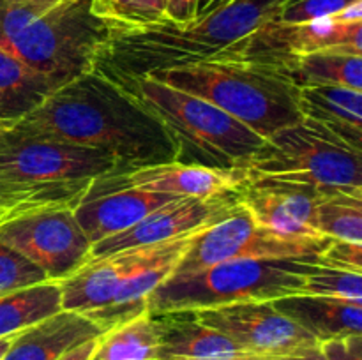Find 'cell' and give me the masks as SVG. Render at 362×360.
I'll use <instances>...</instances> for the list:
<instances>
[{"label": "cell", "mask_w": 362, "mask_h": 360, "mask_svg": "<svg viewBox=\"0 0 362 360\" xmlns=\"http://www.w3.org/2000/svg\"><path fill=\"white\" fill-rule=\"evenodd\" d=\"M317 258L232 260L184 275H170L148 296V313L200 311L239 302L299 295Z\"/></svg>", "instance_id": "cell-7"}, {"label": "cell", "mask_w": 362, "mask_h": 360, "mask_svg": "<svg viewBox=\"0 0 362 360\" xmlns=\"http://www.w3.org/2000/svg\"><path fill=\"white\" fill-rule=\"evenodd\" d=\"M147 76L211 102L262 138L303 119L297 106L299 87L281 56L223 53Z\"/></svg>", "instance_id": "cell-4"}, {"label": "cell", "mask_w": 362, "mask_h": 360, "mask_svg": "<svg viewBox=\"0 0 362 360\" xmlns=\"http://www.w3.org/2000/svg\"><path fill=\"white\" fill-rule=\"evenodd\" d=\"M159 120L177 145V161L237 169L265 138L211 102L148 76L113 80Z\"/></svg>", "instance_id": "cell-5"}, {"label": "cell", "mask_w": 362, "mask_h": 360, "mask_svg": "<svg viewBox=\"0 0 362 360\" xmlns=\"http://www.w3.org/2000/svg\"><path fill=\"white\" fill-rule=\"evenodd\" d=\"M175 200H179V196L115 186L106 175L92 184L83 200L73 208V214L88 242L94 246L131 228Z\"/></svg>", "instance_id": "cell-14"}, {"label": "cell", "mask_w": 362, "mask_h": 360, "mask_svg": "<svg viewBox=\"0 0 362 360\" xmlns=\"http://www.w3.org/2000/svg\"><path fill=\"white\" fill-rule=\"evenodd\" d=\"M204 360H262V356L251 355V353H237V355L216 356V359H204Z\"/></svg>", "instance_id": "cell-37"}, {"label": "cell", "mask_w": 362, "mask_h": 360, "mask_svg": "<svg viewBox=\"0 0 362 360\" xmlns=\"http://www.w3.org/2000/svg\"><path fill=\"white\" fill-rule=\"evenodd\" d=\"M98 18L115 28H140L166 20V0H92Z\"/></svg>", "instance_id": "cell-28"}, {"label": "cell", "mask_w": 362, "mask_h": 360, "mask_svg": "<svg viewBox=\"0 0 362 360\" xmlns=\"http://www.w3.org/2000/svg\"><path fill=\"white\" fill-rule=\"evenodd\" d=\"M324 194L327 193L303 186L246 182L237 200L258 224L272 232L299 239H327L315 226V207Z\"/></svg>", "instance_id": "cell-16"}, {"label": "cell", "mask_w": 362, "mask_h": 360, "mask_svg": "<svg viewBox=\"0 0 362 360\" xmlns=\"http://www.w3.org/2000/svg\"><path fill=\"white\" fill-rule=\"evenodd\" d=\"M297 106L304 119L322 124L362 148V92L338 85H303L297 90Z\"/></svg>", "instance_id": "cell-22"}, {"label": "cell", "mask_w": 362, "mask_h": 360, "mask_svg": "<svg viewBox=\"0 0 362 360\" xmlns=\"http://www.w3.org/2000/svg\"><path fill=\"white\" fill-rule=\"evenodd\" d=\"M286 0H230L189 23L163 21L140 28H110L94 69L112 80L189 66L223 55L274 20Z\"/></svg>", "instance_id": "cell-2"}, {"label": "cell", "mask_w": 362, "mask_h": 360, "mask_svg": "<svg viewBox=\"0 0 362 360\" xmlns=\"http://www.w3.org/2000/svg\"><path fill=\"white\" fill-rule=\"evenodd\" d=\"M90 360H159V334L154 316L144 313L103 332Z\"/></svg>", "instance_id": "cell-26"}, {"label": "cell", "mask_w": 362, "mask_h": 360, "mask_svg": "<svg viewBox=\"0 0 362 360\" xmlns=\"http://www.w3.org/2000/svg\"><path fill=\"white\" fill-rule=\"evenodd\" d=\"M299 295L331 296L362 302V274L325 267L317 261L304 277Z\"/></svg>", "instance_id": "cell-29"}, {"label": "cell", "mask_w": 362, "mask_h": 360, "mask_svg": "<svg viewBox=\"0 0 362 360\" xmlns=\"http://www.w3.org/2000/svg\"><path fill=\"white\" fill-rule=\"evenodd\" d=\"M42 281L48 277L37 265L0 242V296Z\"/></svg>", "instance_id": "cell-30"}, {"label": "cell", "mask_w": 362, "mask_h": 360, "mask_svg": "<svg viewBox=\"0 0 362 360\" xmlns=\"http://www.w3.org/2000/svg\"><path fill=\"white\" fill-rule=\"evenodd\" d=\"M0 242L37 265L49 281H62L88 261L92 244L73 208H52L0 224Z\"/></svg>", "instance_id": "cell-10"}, {"label": "cell", "mask_w": 362, "mask_h": 360, "mask_svg": "<svg viewBox=\"0 0 362 360\" xmlns=\"http://www.w3.org/2000/svg\"><path fill=\"white\" fill-rule=\"evenodd\" d=\"M359 0H286L274 20L283 23H304L341 13Z\"/></svg>", "instance_id": "cell-31"}, {"label": "cell", "mask_w": 362, "mask_h": 360, "mask_svg": "<svg viewBox=\"0 0 362 360\" xmlns=\"http://www.w3.org/2000/svg\"><path fill=\"white\" fill-rule=\"evenodd\" d=\"M244 184H285L324 191H362V148L311 119L286 126L237 168Z\"/></svg>", "instance_id": "cell-6"}, {"label": "cell", "mask_w": 362, "mask_h": 360, "mask_svg": "<svg viewBox=\"0 0 362 360\" xmlns=\"http://www.w3.org/2000/svg\"><path fill=\"white\" fill-rule=\"evenodd\" d=\"M237 193L239 191L209 198H179L148 214L131 228L94 244L88 261L101 260L131 247L168 242L177 236L218 224L239 208Z\"/></svg>", "instance_id": "cell-12"}, {"label": "cell", "mask_w": 362, "mask_h": 360, "mask_svg": "<svg viewBox=\"0 0 362 360\" xmlns=\"http://www.w3.org/2000/svg\"><path fill=\"white\" fill-rule=\"evenodd\" d=\"M7 221V217H6V215H2V214H0V224H2V222H6Z\"/></svg>", "instance_id": "cell-40"}, {"label": "cell", "mask_w": 362, "mask_h": 360, "mask_svg": "<svg viewBox=\"0 0 362 360\" xmlns=\"http://www.w3.org/2000/svg\"><path fill=\"white\" fill-rule=\"evenodd\" d=\"M14 337H16V334H14V335H6V337H0V360L4 359V355H6L7 349H9L11 342H13Z\"/></svg>", "instance_id": "cell-38"}, {"label": "cell", "mask_w": 362, "mask_h": 360, "mask_svg": "<svg viewBox=\"0 0 362 360\" xmlns=\"http://www.w3.org/2000/svg\"><path fill=\"white\" fill-rule=\"evenodd\" d=\"M200 0H166V20L184 25L194 20L198 14Z\"/></svg>", "instance_id": "cell-34"}, {"label": "cell", "mask_w": 362, "mask_h": 360, "mask_svg": "<svg viewBox=\"0 0 362 360\" xmlns=\"http://www.w3.org/2000/svg\"><path fill=\"white\" fill-rule=\"evenodd\" d=\"M315 226L327 239L362 244V191H332L315 207Z\"/></svg>", "instance_id": "cell-27"}, {"label": "cell", "mask_w": 362, "mask_h": 360, "mask_svg": "<svg viewBox=\"0 0 362 360\" xmlns=\"http://www.w3.org/2000/svg\"><path fill=\"white\" fill-rule=\"evenodd\" d=\"M110 28L92 0H59L2 46L55 90L94 71Z\"/></svg>", "instance_id": "cell-8"}, {"label": "cell", "mask_w": 362, "mask_h": 360, "mask_svg": "<svg viewBox=\"0 0 362 360\" xmlns=\"http://www.w3.org/2000/svg\"><path fill=\"white\" fill-rule=\"evenodd\" d=\"M272 304L318 342L362 334V302L317 295H288L272 300Z\"/></svg>", "instance_id": "cell-21"}, {"label": "cell", "mask_w": 362, "mask_h": 360, "mask_svg": "<svg viewBox=\"0 0 362 360\" xmlns=\"http://www.w3.org/2000/svg\"><path fill=\"white\" fill-rule=\"evenodd\" d=\"M297 87L338 85L362 92V55L346 49H324L300 56H281Z\"/></svg>", "instance_id": "cell-23"}, {"label": "cell", "mask_w": 362, "mask_h": 360, "mask_svg": "<svg viewBox=\"0 0 362 360\" xmlns=\"http://www.w3.org/2000/svg\"><path fill=\"white\" fill-rule=\"evenodd\" d=\"M53 88L0 44V122H14L37 108Z\"/></svg>", "instance_id": "cell-24"}, {"label": "cell", "mask_w": 362, "mask_h": 360, "mask_svg": "<svg viewBox=\"0 0 362 360\" xmlns=\"http://www.w3.org/2000/svg\"><path fill=\"white\" fill-rule=\"evenodd\" d=\"M62 309V293L57 281H42L0 296V337L20 334Z\"/></svg>", "instance_id": "cell-25"}, {"label": "cell", "mask_w": 362, "mask_h": 360, "mask_svg": "<svg viewBox=\"0 0 362 360\" xmlns=\"http://www.w3.org/2000/svg\"><path fill=\"white\" fill-rule=\"evenodd\" d=\"M331 240L285 236L258 224L239 205L232 215L198 233L172 275L189 274L232 260L317 258Z\"/></svg>", "instance_id": "cell-9"}, {"label": "cell", "mask_w": 362, "mask_h": 360, "mask_svg": "<svg viewBox=\"0 0 362 360\" xmlns=\"http://www.w3.org/2000/svg\"><path fill=\"white\" fill-rule=\"evenodd\" d=\"M211 2H212V0H200V6H198V13H202V11H204L205 7H207Z\"/></svg>", "instance_id": "cell-39"}, {"label": "cell", "mask_w": 362, "mask_h": 360, "mask_svg": "<svg viewBox=\"0 0 362 360\" xmlns=\"http://www.w3.org/2000/svg\"><path fill=\"white\" fill-rule=\"evenodd\" d=\"M209 327L225 334L244 353L257 356L285 355L320 342L290 318L279 313L272 300L239 302L197 311Z\"/></svg>", "instance_id": "cell-11"}, {"label": "cell", "mask_w": 362, "mask_h": 360, "mask_svg": "<svg viewBox=\"0 0 362 360\" xmlns=\"http://www.w3.org/2000/svg\"><path fill=\"white\" fill-rule=\"evenodd\" d=\"M13 124L30 136L105 152L126 172L177 161L168 131L122 85L98 69L55 88Z\"/></svg>", "instance_id": "cell-1"}, {"label": "cell", "mask_w": 362, "mask_h": 360, "mask_svg": "<svg viewBox=\"0 0 362 360\" xmlns=\"http://www.w3.org/2000/svg\"><path fill=\"white\" fill-rule=\"evenodd\" d=\"M108 180L120 187H134L179 198H209L233 193L244 186L240 169L211 168L179 161L113 173L108 175Z\"/></svg>", "instance_id": "cell-17"}, {"label": "cell", "mask_w": 362, "mask_h": 360, "mask_svg": "<svg viewBox=\"0 0 362 360\" xmlns=\"http://www.w3.org/2000/svg\"><path fill=\"white\" fill-rule=\"evenodd\" d=\"M126 172L105 152L30 136L0 122V214L7 221L52 208H74L92 184Z\"/></svg>", "instance_id": "cell-3"}, {"label": "cell", "mask_w": 362, "mask_h": 360, "mask_svg": "<svg viewBox=\"0 0 362 360\" xmlns=\"http://www.w3.org/2000/svg\"><path fill=\"white\" fill-rule=\"evenodd\" d=\"M159 334V360H204L244 353L233 341L198 318L197 311L152 314Z\"/></svg>", "instance_id": "cell-19"}, {"label": "cell", "mask_w": 362, "mask_h": 360, "mask_svg": "<svg viewBox=\"0 0 362 360\" xmlns=\"http://www.w3.org/2000/svg\"><path fill=\"white\" fill-rule=\"evenodd\" d=\"M200 232H204V229H200ZM200 232H193L189 235L173 240L161 254L141 265L138 270H134L124 281V284L120 286V289L108 306L85 314V318L94 321L103 332H106L117 325L126 323V321L140 316V314L148 313V296L154 293V289L161 282H165L173 274L175 265L179 263L184 253L189 249V246Z\"/></svg>", "instance_id": "cell-18"}, {"label": "cell", "mask_w": 362, "mask_h": 360, "mask_svg": "<svg viewBox=\"0 0 362 360\" xmlns=\"http://www.w3.org/2000/svg\"><path fill=\"white\" fill-rule=\"evenodd\" d=\"M324 49H346L362 55V21L339 14L304 23L271 20L226 53L264 56H300Z\"/></svg>", "instance_id": "cell-13"}, {"label": "cell", "mask_w": 362, "mask_h": 360, "mask_svg": "<svg viewBox=\"0 0 362 360\" xmlns=\"http://www.w3.org/2000/svg\"><path fill=\"white\" fill-rule=\"evenodd\" d=\"M98 339L99 337L90 339V341L76 346V348H73L71 352H67L66 355L60 356L59 360H90L92 353H94V349H95V344H98Z\"/></svg>", "instance_id": "cell-36"}, {"label": "cell", "mask_w": 362, "mask_h": 360, "mask_svg": "<svg viewBox=\"0 0 362 360\" xmlns=\"http://www.w3.org/2000/svg\"><path fill=\"white\" fill-rule=\"evenodd\" d=\"M317 261L325 267L362 274V244L332 239L318 254Z\"/></svg>", "instance_id": "cell-32"}, {"label": "cell", "mask_w": 362, "mask_h": 360, "mask_svg": "<svg viewBox=\"0 0 362 360\" xmlns=\"http://www.w3.org/2000/svg\"><path fill=\"white\" fill-rule=\"evenodd\" d=\"M173 240L154 244V246L131 247L101 260L87 261L76 272L59 281L62 309L85 316L92 311L108 306L124 281L141 265L161 254Z\"/></svg>", "instance_id": "cell-15"}, {"label": "cell", "mask_w": 362, "mask_h": 360, "mask_svg": "<svg viewBox=\"0 0 362 360\" xmlns=\"http://www.w3.org/2000/svg\"><path fill=\"white\" fill-rule=\"evenodd\" d=\"M101 334V328L83 314L60 311L16 334L2 360H59L73 348Z\"/></svg>", "instance_id": "cell-20"}, {"label": "cell", "mask_w": 362, "mask_h": 360, "mask_svg": "<svg viewBox=\"0 0 362 360\" xmlns=\"http://www.w3.org/2000/svg\"><path fill=\"white\" fill-rule=\"evenodd\" d=\"M325 360H362V334L343 335L320 342Z\"/></svg>", "instance_id": "cell-33"}, {"label": "cell", "mask_w": 362, "mask_h": 360, "mask_svg": "<svg viewBox=\"0 0 362 360\" xmlns=\"http://www.w3.org/2000/svg\"><path fill=\"white\" fill-rule=\"evenodd\" d=\"M262 360H325L324 353H322L320 344L311 346V348L300 349V352L285 353V355H272V356H262Z\"/></svg>", "instance_id": "cell-35"}]
</instances>
